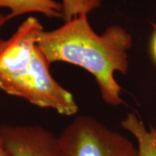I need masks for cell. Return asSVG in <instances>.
Here are the masks:
<instances>
[{
    "label": "cell",
    "mask_w": 156,
    "mask_h": 156,
    "mask_svg": "<svg viewBox=\"0 0 156 156\" xmlns=\"http://www.w3.org/2000/svg\"><path fill=\"white\" fill-rule=\"evenodd\" d=\"M37 44L50 64L63 62L90 73L106 104H123L122 89L115 74L126 75L128 71V50L133 38L126 29L115 24L97 34L89 23L88 15H80L59 28L44 30Z\"/></svg>",
    "instance_id": "1"
},
{
    "label": "cell",
    "mask_w": 156,
    "mask_h": 156,
    "mask_svg": "<svg viewBox=\"0 0 156 156\" xmlns=\"http://www.w3.org/2000/svg\"><path fill=\"white\" fill-rule=\"evenodd\" d=\"M60 156H137V147L90 115H78L58 136Z\"/></svg>",
    "instance_id": "2"
},
{
    "label": "cell",
    "mask_w": 156,
    "mask_h": 156,
    "mask_svg": "<svg viewBox=\"0 0 156 156\" xmlns=\"http://www.w3.org/2000/svg\"><path fill=\"white\" fill-rule=\"evenodd\" d=\"M50 64L37 44L28 70L6 89L10 95L20 97L41 108H49L63 115H74L78 106L73 95L52 76Z\"/></svg>",
    "instance_id": "3"
},
{
    "label": "cell",
    "mask_w": 156,
    "mask_h": 156,
    "mask_svg": "<svg viewBox=\"0 0 156 156\" xmlns=\"http://www.w3.org/2000/svg\"><path fill=\"white\" fill-rule=\"evenodd\" d=\"M44 27L38 19L29 17L9 38L0 40V89L5 92L28 70Z\"/></svg>",
    "instance_id": "4"
},
{
    "label": "cell",
    "mask_w": 156,
    "mask_h": 156,
    "mask_svg": "<svg viewBox=\"0 0 156 156\" xmlns=\"http://www.w3.org/2000/svg\"><path fill=\"white\" fill-rule=\"evenodd\" d=\"M0 141L13 156H60L58 136L38 125H2Z\"/></svg>",
    "instance_id": "5"
},
{
    "label": "cell",
    "mask_w": 156,
    "mask_h": 156,
    "mask_svg": "<svg viewBox=\"0 0 156 156\" xmlns=\"http://www.w3.org/2000/svg\"><path fill=\"white\" fill-rule=\"evenodd\" d=\"M121 127L136 140L137 156H156V125L147 128L137 115L130 112L122 120Z\"/></svg>",
    "instance_id": "6"
},
{
    "label": "cell",
    "mask_w": 156,
    "mask_h": 156,
    "mask_svg": "<svg viewBox=\"0 0 156 156\" xmlns=\"http://www.w3.org/2000/svg\"><path fill=\"white\" fill-rule=\"evenodd\" d=\"M0 8H8L10 19L27 13H41L50 18H62L61 3L56 0H0Z\"/></svg>",
    "instance_id": "7"
},
{
    "label": "cell",
    "mask_w": 156,
    "mask_h": 156,
    "mask_svg": "<svg viewBox=\"0 0 156 156\" xmlns=\"http://www.w3.org/2000/svg\"><path fill=\"white\" fill-rule=\"evenodd\" d=\"M62 18L64 22L80 15H89L101 5V0H62Z\"/></svg>",
    "instance_id": "8"
},
{
    "label": "cell",
    "mask_w": 156,
    "mask_h": 156,
    "mask_svg": "<svg viewBox=\"0 0 156 156\" xmlns=\"http://www.w3.org/2000/svg\"><path fill=\"white\" fill-rule=\"evenodd\" d=\"M151 51H152L153 58L156 62V28L154 30V32L153 34L152 40H151Z\"/></svg>",
    "instance_id": "9"
},
{
    "label": "cell",
    "mask_w": 156,
    "mask_h": 156,
    "mask_svg": "<svg viewBox=\"0 0 156 156\" xmlns=\"http://www.w3.org/2000/svg\"><path fill=\"white\" fill-rule=\"evenodd\" d=\"M0 156H13L1 141H0Z\"/></svg>",
    "instance_id": "10"
},
{
    "label": "cell",
    "mask_w": 156,
    "mask_h": 156,
    "mask_svg": "<svg viewBox=\"0 0 156 156\" xmlns=\"http://www.w3.org/2000/svg\"><path fill=\"white\" fill-rule=\"evenodd\" d=\"M8 20H10V18L8 17V15L7 16H5V15H3V14H1L0 13V28Z\"/></svg>",
    "instance_id": "11"
}]
</instances>
